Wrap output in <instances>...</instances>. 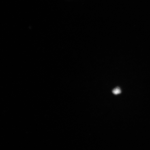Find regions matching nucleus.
Returning <instances> with one entry per match:
<instances>
[{"label":"nucleus","mask_w":150,"mask_h":150,"mask_svg":"<svg viewBox=\"0 0 150 150\" xmlns=\"http://www.w3.org/2000/svg\"><path fill=\"white\" fill-rule=\"evenodd\" d=\"M121 90L119 87L115 88L112 91V93L115 95H118L121 93Z\"/></svg>","instance_id":"1"}]
</instances>
